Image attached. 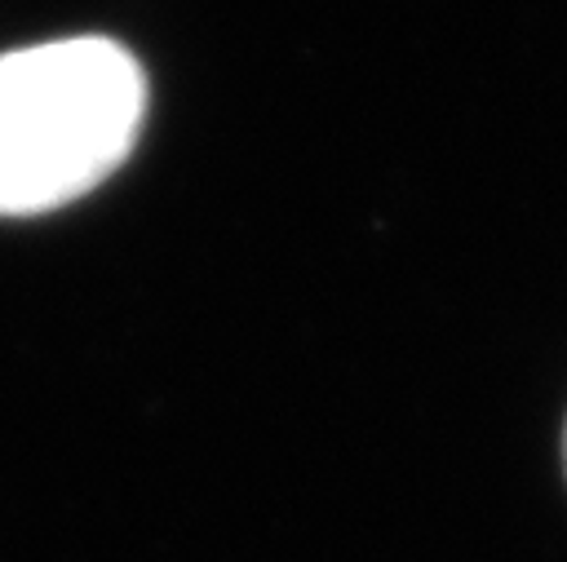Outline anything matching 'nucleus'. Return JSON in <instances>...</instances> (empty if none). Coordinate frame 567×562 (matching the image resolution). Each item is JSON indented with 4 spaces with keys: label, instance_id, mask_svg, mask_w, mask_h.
Wrapping results in <instances>:
<instances>
[{
    "label": "nucleus",
    "instance_id": "2",
    "mask_svg": "<svg viewBox=\"0 0 567 562\" xmlns=\"http://www.w3.org/2000/svg\"><path fill=\"white\" fill-rule=\"evenodd\" d=\"M563 456H567V434H563Z\"/></svg>",
    "mask_w": 567,
    "mask_h": 562
},
{
    "label": "nucleus",
    "instance_id": "1",
    "mask_svg": "<svg viewBox=\"0 0 567 562\" xmlns=\"http://www.w3.org/2000/svg\"><path fill=\"white\" fill-rule=\"evenodd\" d=\"M146 80L128 49L66 35L0 58V217L53 212L133 150Z\"/></svg>",
    "mask_w": 567,
    "mask_h": 562
}]
</instances>
